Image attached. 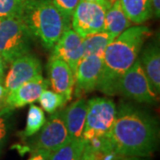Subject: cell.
<instances>
[{
    "instance_id": "6da1fadb",
    "label": "cell",
    "mask_w": 160,
    "mask_h": 160,
    "mask_svg": "<svg viewBox=\"0 0 160 160\" xmlns=\"http://www.w3.org/2000/svg\"><path fill=\"white\" fill-rule=\"evenodd\" d=\"M158 124L149 112L130 103H122L108 134L118 159L149 158L158 145Z\"/></svg>"
},
{
    "instance_id": "7a4b0ae2",
    "label": "cell",
    "mask_w": 160,
    "mask_h": 160,
    "mask_svg": "<svg viewBox=\"0 0 160 160\" xmlns=\"http://www.w3.org/2000/svg\"><path fill=\"white\" fill-rule=\"evenodd\" d=\"M150 35V29L146 26L129 27L107 46L96 89L108 95L117 94L118 81L136 62L143 44Z\"/></svg>"
},
{
    "instance_id": "3957f363",
    "label": "cell",
    "mask_w": 160,
    "mask_h": 160,
    "mask_svg": "<svg viewBox=\"0 0 160 160\" xmlns=\"http://www.w3.org/2000/svg\"><path fill=\"white\" fill-rule=\"evenodd\" d=\"M19 18L33 38L47 49L52 48L62 35L71 28V18L64 15L52 0H27Z\"/></svg>"
},
{
    "instance_id": "277c9868",
    "label": "cell",
    "mask_w": 160,
    "mask_h": 160,
    "mask_svg": "<svg viewBox=\"0 0 160 160\" xmlns=\"http://www.w3.org/2000/svg\"><path fill=\"white\" fill-rule=\"evenodd\" d=\"M70 139L63 119L62 109H58L46 120L39 131L24 140V144L15 146V148L21 154L33 153L39 150L54 151Z\"/></svg>"
},
{
    "instance_id": "5b68a950",
    "label": "cell",
    "mask_w": 160,
    "mask_h": 160,
    "mask_svg": "<svg viewBox=\"0 0 160 160\" xmlns=\"http://www.w3.org/2000/svg\"><path fill=\"white\" fill-rule=\"evenodd\" d=\"M33 36L19 17H0V55L6 64L30 51Z\"/></svg>"
},
{
    "instance_id": "8992f818",
    "label": "cell",
    "mask_w": 160,
    "mask_h": 160,
    "mask_svg": "<svg viewBox=\"0 0 160 160\" xmlns=\"http://www.w3.org/2000/svg\"><path fill=\"white\" fill-rule=\"evenodd\" d=\"M116 117L117 107L112 100L105 97H95L89 100L87 102V112L82 138L88 142L95 137L108 135Z\"/></svg>"
},
{
    "instance_id": "52a82bcc",
    "label": "cell",
    "mask_w": 160,
    "mask_h": 160,
    "mask_svg": "<svg viewBox=\"0 0 160 160\" xmlns=\"http://www.w3.org/2000/svg\"><path fill=\"white\" fill-rule=\"evenodd\" d=\"M116 93L138 102L155 103L158 100V94L150 86L139 59L118 79Z\"/></svg>"
},
{
    "instance_id": "ba28073f",
    "label": "cell",
    "mask_w": 160,
    "mask_h": 160,
    "mask_svg": "<svg viewBox=\"0 0 160 160\" xmlns=\"http://www.w3.org/2000/svg\"><path fill=\"white\" fill-rule=\"evenodd\" d=\"M109 7L93 2L80 0L71 16V26L82 38L104 31V20Z\"/></svg>"
},
{
    "instance_id": "9c48e42d",
    "label": "cell",
    "mask_w": 160,
    "mask_h": 160,
    "mask_svg": "<svg viewBox=\"0 0 160 160\" xmlns=\"http://www.w3.org/2000/svg\"><path fill=\"white\" fill-rule=\"evenodd\" d=\"M103 55H84L75 70V96L81 97L96 89L102 70Z\"/></svg>"
},
{
    "instance_id": "30bf717a",
    "label": "cell",
    "mask_w": 160,
    "mask_h": 160,
    "mask_svg": "<svg viewBox=\"0 0 160 160\" xmlns=\"http://www.w3.org/2000/svg\"><path fill=\"white\" fill-rule=\"evenodd\" d=\"M10 64L9 70L4 78L5 87L8 93L24 83L42 75V64L39 59L29 52L16 58Z\"/></svg>"
},
{
    "instance_id": "8fae6325",
    "label": "cell",
    "mask_w": 160,
    "mask_h": 160,
    "mask_svg": "<svg viewBox=\"0 0 160 160\" xmlns=\"http://www.w3.org/2000/svg\"><path fill=\"white\" fill-rule=\"evenodd\" d=\"M83 39L73 29H67L59 38L52 52V57L59 58L67 63L74 71L79 61L84 56Z\"/></svg>"
},
{
    "instance_id": "7c38bea8",
    "label": "cell",
    "mask_w": 160,
    "mask_h": 160,
    "mask_svg": "<svg viewBox=\"0 0 160 160\" xmlns=\"http://www.w3.org/2000/svg\"><path fill=\"white\" fill-rule=\"evenodd\" d=\"M49 84L52 91L66 98L69 102L72 98L75 86V74L69 65L59 58L50 56L48 65Z\"/></svg>"
},
{
    "instance_id": "4fadbf2b",
    "label": "cell",
    "mask_w": 160,
    "mask_h": 160,
    "mask_svg": "<svg viewBox=\"0 0 160 160\" xmlns=\"http://www.w3.org/2000/svg\"><path fill=\"white\" fill-rule=\"evenodd\" d=\"M48 86L49 81L44 78L42 75L34 78L8 93L7 106L14 109L35 102Z\"/></svg>"
},
{
    "instance_id": "5bb4252c",
    "label": "cell",
    "mask_w": 160,
    "mask_h": 160,
    "mask_svg": "<svg viewBox=\"0 0 160 160\" xmlns=\"http://www.w3.org/2000/svg\"><path fill=\"white\" fill-rule=\"evenodd\" d=\"M140 62L150 86L158 95L160 92V50L158 42L153 41L144 48Z\"/></svg>"
},
{
    "instance_id": "9a60e30c",
    "label": "cell",
    "mask_w": 160,
    "mask_h": 160,
    "mask_svg": "<svg viewBox=\"0 0 160 160\" xmlns=\"http://www.w3.org/2000/svg\"><path fill=\"white\" fill-rule=\"evenodd\" d=\"M87 102L85 99H79L71 103L68 108L62 109V116L67 130L71 139L82 138L85 128Z\"/></svg>"
},
{
    "instance_id": "2e32d148",
    "label": "cell",
    "mask_w": 160,
    "mask_h": 160,
    "mask_svg": "<svg viewBox=\"0 0 160 160\" xmlns=\"http://www.w3.org/2000/svg\"><path fill=\"white\" fill-rule=\"evenodd\" d=\"M132 22L126 16L120 0H114L106 11L104 20V31L118 37L126 29L131 27Z\"/></svg>"
},
{
    "instance_id": "e0dca14e",
    "label": "cell",
    "mask_w": 160,
    "mask_h": 160,
    "mask_svg": "<svg viewBox=\"0 0 160 160\" xmlns=\"http://www.w3.org/2000/svg\"><path fill=\"white\" fill-rule=\"evenodd\" d=\"M120 4L126 16L136 24L147 22L153 14L152 0H120Z\"/></svg>"
},
{
    "instance_id": "ac0fdd59",
    "label": "cell",
    "mask_w": 160,
    "mask_h": 160,
    "mask_svg": "<svg viewBox=\"0 0 160 160\" xmlns=\"http://www.w3.org/2000/svg\"><path fill=\"white\" fill-rule=\"evenodd\" d=\"M113 34L107 31H101L86 36L83 39L84 55L98 54L103 55L107 46L116 38Z\"/></svg>"
},
{
    "instance_id": "d6986e66",
    "label": "cell",
    "mask_w": 160,
    "mask_h": 160,
    "mask_svg": "<svg viewBox=\"0 0 160 160\" xmlns=\"http://www.w3.org/2000/svg\"><path fill=\"white\" fill-rule=\"evenodd\" d=\"M86 142L83 139H70L52 153L50 160H80Z\"/></svg>"
},
{
    "instance_id": "ffe728a7",
    "label": "cell",
    "mask_w": 160,
    "mask_h": 160,
    "mask_svg": "<svg viewBox=\"0 0 160 160\" xmlns=\"http://www.w3.org/2000/svg\"><path fill=\"white\" fill-rule=\"evenodd\" d=\"M46 118L43 109L36 105H31L28 112L26 126L22 132H20V137L24 141L33 136L45 125Z\"/></svg>"
},
{
    "instance_id": "44dd1931",
    "label": "cell",
    "mask_w": 160,
    "mask_h": 160,
    "mask_svg": "<svg viewBox=\"0 0 160 160\" xmlns=\"http://www.w3.org/2000/svg\"><path fill=\"white\" fill-rule=\"evenodd\" d=\"M38 101L43 109L49 114H52L60 108L63 107L68 102L62 94L47 89L42 92Z\"/></svg>"
},
{
    "instance_id": "7402d4cb",
    "label": "cell",
    "mask_w": 160,
    "mask_h": 160,
    "mask_svg": "<svg viewBox=\"0 0 160 160\" xmlns=\"http://www.w3.org/2000/svg\"><path fill=\"white\" fill-rule=\"evenodd\" d=\"M12 110L13 109L7 107L0 111V153L6 144L8 134L11 131Z\"/></svg>"
},
{
    "instance_id": "603a6c76",
    "label": "cell",
    "mask_w": 160,
    "mask_h": 160,
    "mask_svg": "<svg viewBox=\"0 0 160 160\" xmlns=\"http://www.w3.org/2000/svg\"><path fill=\"white\" fill-rule=\"evenodd\" d=\"M27 0H0V17H19Z\"/></svg>"
},
{
    "instance_id": "cb8c5ba5",
    "label": "cell",
    "mask_w": 160,
    "mask_h": 160,
    "mask_svg": "<svg viewBox=\"0 0 160 160\" xmlns=\"http://www.w3.org/2000/svg\"><path fill=\"white\" fill-rule=\"evenodd\" d=\"M80 0H52L53 5L57 7L64 15L71 18L76 7Z\"/></svg>"
},
{
    "instance_id": "d4e9b609",
    "label": "cell",
    "mask_w": 160,
    "mask_h": 160,
    "mask_svg": "<svg viewBox=\"0 0 160 160\" xmlns=\"http://www.w3.org/2000/svg\"><path fill=\"white\" fill-rule=\"evenodd\" d=\"M4 78H0V111L7 108V96H8V92L5 87L4 84Z\"/></svg>"
},
{
    "instance_id": "484cf974",
    "label": "cell",
    "mask_w": 160,
    "mask_h": 160,
    "mask_svg": "<svg viewBox=\"0 0 160 160\" xmlns=\"http://www.w3.org/2000/svg\"><path fill=\"white\" fill-rule=\"evenodd\" d=\"M53 151L49 150H39L31 153V157L29 160H50L52 153Z\"/></svg>"
},
{
    "instance_id": "4316f807",
    "label": "cell",
    "mask_w": 160,
    "mask_h": 160,
    "mask_svg": "<svg viewBox=\"0 0 160 160\" xmlns=\"http://www.w3.org/2000/svg\"><path fill=\"white\" fill-rule=\"evenodd\" d=\"M80 160H98V159H96V158L92 156V154L91 152L88 150V149H87L86 146H85V149H84L83 154H82L81 158H80Z\"/></svg>"
},
{
    "instance_id": "83f0119b",
    "label": "cell",
    "mask_w": 160,
    "mask_h": 160,
    "mask_svg": "<svg viewBox=\"0 0 160 160\" xmlns=\"http://www.w3.org/2000/svg\"><path fill=\"white\" fill-rule=\"evenodd\" d=\"M152 6H153V13L155 14V16L159 18L160 0H152Z\"/></svg>"
},
{
    "instance_id": "f1b7e54d",
    "label": "cell",
    "mask_w": 160,
    "mask_h": 160,
    "mask_svg": "<svg viewBox=\"0 0 160 160\" xmlns=\"http://www.w3.org/2000/svg\"><path fill=\"white\" fill-rule=\"evenodd\" d=\"M6 62L4 61V59L0 55V78H5V71L6 69Z\"/></svg>"
},
{
    "instance_id": "f546056e",
    "label": "cell",
    "mask_w": 160,
    "mask_h": 160,
    "mask_svg": "<svg viewBox=\"0 0 160 160\" xmlns=\"http://www.w3.org/2000/svg\"><path fill=\"white\" fill-rule=\"evenodd\" d=\"M85 1H88V2H93V3H98V4H101L103 6L109 7L111 5V2L109 0H85Z\"/></svg>"
},
{
    "instance_id": "4dcf8cb0",
    "label": "cell",
    "mask_w": 160,
    "mask_h": 160,
    "mask_svg": "<svg viewBox=\"0 0 160 160\" xmlns=\"http://www.w3.org/2000/svg\"><path fill=\"white\" fill-rule=\"evenodd\" d=\"M113 1H114V0H113Z\"/></svg>"
}]
</instances>
